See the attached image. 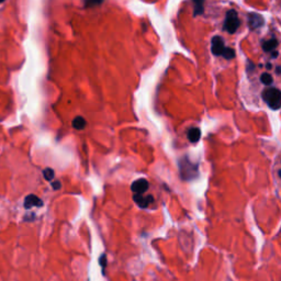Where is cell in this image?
<instances>
[{
  "label": "cell",
  "mask_w": 281,
  "mask_h": 281,
  "mask_svg": "<svg viewBox=\"0 0 281 281\" xmlns=\"http://www.w3.org/2000/svg\"><path fill=\"white\" fill-rule=\"evenodd\" d=\"M179 171L180 177L184 180H192L198 177V165L192 163L187 156L179 159Z\"/></svg>",
  "instance_id": "cell-1"
},
{
  "label": "cell",
  "mask_w": 281,
  "mask_h": 281,
  "mask_svg": "<svg viewBox=\"0 0 281 281\" xmlns=\"http://www.w3.org/2000/svg\"><path fill=\"white\" fill-rule=\"evenodd\" d=\"M264 101L273 110H278L281 108V92L277 88H267L261 94Z\"/></svg>",
  "instance_id": "cell-2"
},
{
  "label": "cell",
  "mask_w": 281,
  "mask_h": 281,
  "mask_svg": "<svg viewBox=\"0 0 281 281\" xmlns=\"http://www.w3.org/2000/svg\"><path fill=\"white\" fill-rule=\"evenodd\" d=\"M241 21L239 18V14L235 10H228L226 12L224 25H223V30L230 33V34H234L237 31V29L240 28Z\"/></svg>",
  "instance_id": "cell-3"
},
{
  "label": "cell",
  "mask_w": 281,
  "mask_h": 281,
  "mask_svg": "<svg viewBox=\"0 0 281 281\" xmlns=\"http://www.w3.org/2000/svg\"><path fill=\"white\" fill-rule=\"evenodd\" d=\"M225 45H224V41L221 36H213L212 37V41H211V50H212V53L217 56H222L223 53H224L225 51Z\"/></svg>",
  "instance_id": "cell-4"
},
{
  "label": "cell",
  "mask_w": 281,
  "mask_h": 281,
  "mask_svg": "<svg viewBox=\"0 0 281 281\" xmlns=\"http://www.w3.org/2000/svg\"><path fill=\"white\" fill-rule=\"evenodd\" d=\"M149 188H150V183L147 182V180L144 179V178L135 180V182L133 183L132 186H131L132 191L134 192V193H137V194L145 193L147 190H149Z\"/></svg>",
  "instance_id": "cell-5"
},
{
  "label": "cell",
  "mask_w": 281,
  "mask_h": 281,
  "mask_svg": "<svg viewBox=\"0 0 281 281\" xmlns=\"http://www.w3.org/2000/svg\"><path fill=\"white\" fill-rule=\"evenodd\" d=\"M133 199H134V201L137 203V206H139L142 209L147 208L151 203L154 202L153 196H146V197H144V196H143V194L134 193V196H133Z\"/></svg>",
  "instance_id": "cell-6"
},
{
  "label": "cell",
  "mask_w": 281,
  "mask_h": 281,
  "mask_svg": "<svg viewBox=\"0 0 281 281\" xmlns=\"http://www.w3.org/2000/svg\"><path fill=\"white\" fill-rule=\"evenodd\" d=\"M23 206H25L26 209H30L32 207L41 208L43 207V201L39 197L35 196V194H29V196H27L25 199Z\"/></svg>",
  "instance_id": "cell-7"
},
{
  "label": "cell",
  "mask_w": 281,
  "mask_h": 281,
  "mask_svg": "<svg viewBox=\"0 0 281 281\" xmlns=\"http://www.w3.org/2000/svg\"><path fill=\"white\" fill-rule=\"evenodd\" d=\"M264 18L260 14L257 13H250L249 14V23L251 29H258L264 25Z\"/></svg>",
  "instance_id": "cell-8"
},
{
  "label": "cell",
  "mask_w": 281,
  "mask_h": 281,
  "mask_svg": "<svg viewBox=\"0 0 281 281\" xmlns=\"http://www.w3.org/2000/svg\"><path fill=\"white\" fill-rule=\"evenodd\" d=\"M188 140L191 143H197L201 137V131L198 127H191L187 133Z\"/></svg>",
  "instance_id": "cell-9"
},
{
  "label": "cell",
  "mask_w": 281,
  "mask_h": 281,
  "mask_svg": "<svg viewBox=\"0 0 281 281\" xmlns=\"http://www.w3.org/2000/svg\"><path fill=\"white\" fill-rule=\"evenodd\" d=\"M204 1L206 0H192L193 2V17H198L204 12Z\"/></svg>",
  "instance_id": "cell-10"
},
{
  "label": "cell",
  "mask_w": 281,
  "mask_h": 281,
  "mask_svg": "<svg viewBox=\"0 0 281 281\" xmlns=\"http://www.w3.org/2000/svg\"><path fill=\"white\" fill-rule=\"evenodd\" d=\"M278 46V41L276 39H270L268 41H265L263 43V50L265 52H267V53H271V52H274L276 49H277Z\"/></svg>",
  "instance_id": "cell-11"
},
{
  "label": "cell",
  "mask_w": 281,
  "mask_h": 281,
  "mask_svg": "<svg viewBox=\"0 0 281 281\" xmlns=\"http://www.w3.org/2000/svg\"><path fill=\"white\" fill-rule=\"evenodd\" d=\"M73 127L76 130H84L86 127V120L83 117H76L73 120Z\"/></svg>",
  "instance_id": "cell-12"
},
{
  "label": "cell",
  "mask_w": 281,
  "mask_h": 281,
  "mask_svg": "<svg viewBox=\"0 0 281 281\" xmlns=\"http://www.w3.org/2000/svg\"><path fill=\"white\" fill-rule=\"evenodd\" d=\"M43 176H44V178L45 180H47V182H52L55 177V173L52 168H45L43 170Z\"/></svg>",
  "instance_id": "cell-13"
},
{
  "label": "cell",
  "mask_w": 281,
  "mask_h": 281,
  "mask_svg": "<svg viewBox=\"0 0 281 281\" xmlns=\"http://www.w3.org/2000/svg\"><path fill=\"white\" fill-rule=\"evenodd\" d=\"M260 80H261V83H263V84L266 85V86H270L271 84H273V82H274L273 76H271V75L268 74V73H264L263 75H261V76H260Z\"/></svg>",
  "instance_id": "cell-14"
},
{
  "label": "cell",
  "mask_w": 281,
  "mask_h": 281,
  "mask_svg": "<svg viewBox=\"0 0 281 281\" xmlns=\"http://www.w3.org/2000/svg\"><path fill=\"white\" fill-rule=\"evenodd\" d=\"M103 2V0H84V4L86 8H92V7H96L101 4Z\"/></svg>",
  "instance_id": "cell-15"
},
{
  "label": "cell",
  "mask_w": 281,
  "mask_h": 281,
  "mask_svg": "<svg viewBox=\"0 0 281 281\" xmlns=\"http://www.w3.org/2000/svg\"><path fill=\"white\" fill-rule=\"evenodd\" d=\"M222 56L224 57L225 60L234 59V57H235V51L233 50V49H231V47H226L225 51H224V53H223Z\"/></svg>",
  "instance_id": "cell-16"
},
{
  "label": "cell",
  "mask_w": 281,
  "mask_h": 281,
  "mask_svg": "<svg viewBox=\"0 0 281 281\" xmlns=\"http://www.w3.org/2000/svg\"><path fill=\"white\" fill-rule=\"evenodd\" d=\"M100 265H101V268H102V273L104 274V269L107 267V255L106 254H102L100 256Z\"/></svg>",
  "instance_id": "cell-17"
},
{
  "label": "cell",
  "mask_w": 281,
  "mask_h": 281,
  "mask_svg": "<svg viewBox=\"0 0 281 281\" xmlns=\"http://www.w3.org/2000/svg\"><path fill=\"white\" fill-rule=\"evenodd\" d=\"M52 188H53L54 190H60L62 188V184L60 180H56V182L52 183Z\"/></svg>",
  "instance_id": "cell-18"
},
{
  "label": "cell",
  "mask_w": 281,
  "mask_h": 281,
  "mask_svg": "<svg viewBox=\"0 0 281 281\" xmlns=\"http://www.w3.org/2000/svg\"><path fill=\"white\" fill-rule=\"evenodd\" d=\"M271 56H273V57H277V56H278V52H277V51L271 52Z\"/></svg>",
  "instance_id": "cell-19"
},
{
  "label": "cell",
  "mask_w": 281,
  "mask_h": 281,
  "mask_svg": "<svg viewBox=\"0 0 281 281\" xmlns=\"http://www.w3.org/2000/svg\"><path fill=\"white\" fill-rule=\"evenodd\" d=\"M276 69H277V70H276V71H277V74H281V67H280V66H277V68H276Z\"/></svg>",
  "instance_id": "cell-20"
},
{
  "label": "cell",
  "mask_w": 281,
  "mask_h": 281,
  "mask_svg": "<svg viewBox=\"0 0 281 281\" xmlns=\"http://www.w3.org/2000/svg\"><path fill=\"white\" fill-rule=\"evenodd\" d=\"M270 68H271V65L267 64V69H270Z\"/></svg>",
  "instance_id": "cell-21"
},
{
  "label": "cell",
  "mask_w": 281,
  "mask_h": 281,
  "mask_svg": "<svg viewBox=\"0 0 281 281\" xmlns=\"http://www.w3.org/2000/svg\"><path fill=\"white\" fill-rule=\"evenodd\" d=\"M279 177L281 178V170H279Z\"/></svg>",
  "instance_id": "cell-22"
},
{
  "label": "cell",
  "mask_w": 281,
  "mask_h": 281,
  "mask_svg": "<svg viewBox=\"0 0 281 281\" xmlns=\"http://www.w3.org/2000/svg\"><path fill=\"white\" fill-rule=\"evenodd\" d=\"M4 1V0H0V3H2Z\"/></svg>",
  "instance_id": "cell-23"
}]
</instances>
